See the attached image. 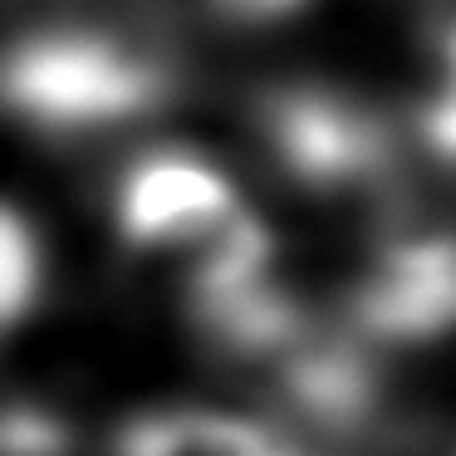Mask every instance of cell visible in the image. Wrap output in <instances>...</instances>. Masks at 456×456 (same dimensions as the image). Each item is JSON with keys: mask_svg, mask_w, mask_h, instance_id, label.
I'll use <instances>...</instances> for the list:
<instances>
[{"mask_svg": "<svg viewBox=\"0 0 456 456\" xmlns=\"http://www.w3.org/2000/svg\"><path fill=\"white\" fill-rule=\"evenodd\" d=\"M280 436L231 412H142L113 436V456H265Z\"/></svg>", "mask_w": 456, "mask_h": 456, "instance_id": "8992f818", "label": "cell"}, {"mask_svg": "<svg viewBox=\"0 0 456 456\" xmlns=\"http://www.w3.org/2000/svg\"><path fill=\"white\" fill-rule=\"evenodd\" d=\"M236 201L226 172L197 152H148L118 177L113 221L133 250H187L211 221H221Z\"/></svg>", "mask_w": 456, "mask_h": 456, "instance_id": "5b68a950", "label": "cell"}, {"mask_svg": "<svg viewBox=\"0 0 456 456\" xmlns=\"http://www.w3.org/2000/svg\"><path fill=\"white\" fill-rule=\"evenodd\" d=\"M177 99V60L152 15L50 25L0 50V109L40 133H94Z\"/></svg>", "mask_w": 456, "mask_h": 456, "instance_id": "6da1fadb", "label": "cell"}, {"mask_svg": "<svg viewBox=\"0 0 456 456\" xmlns=\"http://www.w3.org/2000/svg\"><path fill=\"white\" fill-rule=\"evenodd\" d=\"M260 142L275 167L309 191H354L383 197L403 182V138L397 128L344 89L324 84H285L256 103Z\"/></svg>", "mask_w": 456, "mask_h": 456, "instance_id": "7a4b0ae2", "label": "cell"}, {"mask_svg": "<svg viewBox=\"0 0 456 456\" xmlns=\"http://www.w3.org/2000/svg\"><path fill=\"white\" fill-rule=\"evenodd\" d=\"M265 456H305V452H295V446H285V442H275V446H270V452Z\"/></svg>", "mask_w": 456, "mask_h": 456, "instance_id": "4fadbf2b", "label": "cell"}, {"mask_svg": "<svg viewBox=\"0 0 456 456\" xmlns=\"http://www.w3.org/2000/svg\"><path fill=\"white\" fill-rule=\"evenodd\" d=\"M40 240L30 221L0 201V334H11L40 299Z\"/></svg>", "mask_w": 456, "mask_h": 456, "instance_id": "ba28073f", "label": "cell"}, {"mask_svg": "<svg viewBox=\"0 0 456 456\" xmlns=\"http://www.w3.org/2000/svg\"><path fill=\"white\" fill-rule=\"evenodd\" d=\"M344 329L363 344H432L456 334V236L397 231L358 275L344 305Z\"/></svg>", "mask_w": 456, "mask_h": 456, "instance_id": "277c9868", "label": "cell"}, {"mask_svg": "<svg viewBox=\"0 0 456 456\" xmlns=\"http://www.w3.org/2000/svg\"><path fill=\"white\" fill-rule=\"evenodd\" d=\"M265 368L280 417L324 442H358L387 412L383 354L344 324L309 319L305 334L280 348Z\"/></svg>", "mask_w": 456, "mask_h": 456, "instance_id": "3957f363", "label": "cell"}, {"mask_svg": "<svg viewBox=\"0 0 456 456\" xmlns=\"http://www.w3.org/2000/svg\"><path fill=\"white\" fill-rule=\"evenodd\" d=\"M270 256H275V240L265 221L250 216L246 207H231L187 246V309L256 285L260 275H270Z\"/></svg>", "mask_w": 456, "mask_h": 456, "instance_id": "52a82bcc", "label": "cell"}, {"mask_svg": "<svg viewBox=\"0 0 456 456\" xmlns=\"http://www.w3.org/2000/svg\"><path fill=\"white\" fill-rule=\"evenodd\" d=\"M417 11H422V30L432 40V50L456 40V0H417Z\"/></svg>", "mask_w": 456, "mask_h": 456, "instance_id": "7c38bea8", "label": "cell"}, {"mask_svg": "<svg viewBox=\"0 0 456 456\" xmlns=\"http://www.w3.org/2000/svg\"><path fill=\"white\" fill-rule=\"evenodd\" d=\"M417 142L446 167H456V74H446L442 89L417 109Z\"/></svg>", "mask_w": 456, "mask_h": 456, "instance_id": "30bf717a", "label": "cell"}, {"mask_svg": "<svg viewBox=\"0 0 456 456\" xmlns=\"http://www.w3.org/2000/svg\"><path fill=\"white\" fill-rule=\"evenodd\" d=\"M0 456H79L74 432L50 407L0 403Z\"/></svg>", "mask_w": 456, "mask_h": 456, "instance_id": "9c48e42d", "label": "cell"}, {"mask_svg": "<svg viewBox=\"0 0 456 456\" xmlns=\"http://www.w3.org/2000/svg\"><path fill=\"white\" fill-rule=\"evenodd\" d=\"M211 11L231 15V20H246V25H260V20H280L285 11H295L299 0H207Z\"/></svg>", "mask_w": 456, "mask_h": 456, "instance_id": "8fae6325", "label": "cell"}]
</instances>
